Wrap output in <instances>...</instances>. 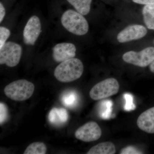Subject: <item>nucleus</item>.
I'll return each mask as SVG.
<instances>
[{"mask_svg":"<svg viewBox=\"0 0 154 154\" xmlns=\"http://www.w3.org/2000/svg\"><path fill=\"white\" fill-rule=\"evenodd\" d=\"M84 65L79 59L72 58L61 63L56 68L54 76L61 82L67 83L75 81L82 76Z\"/></svg>","mask_w":154,"mask_h":154,"instance_id":"f257e3e1","label":"nucleus"},{"mask_svg":"<svg viewBox=\"0 0 154 154\" xmlns=\"http://www.w3.org/2000/svg\"><path fill=\"white\" fill-rule=\"evenodd\" d=\"M61 22L68 31L75 35H85L89 30V25L85 18L82 14L73 10L65 11L62 16Z\"/></svg>","mask_w":154,"mask_h":154,"instance_id":"f03ea898","label":"nucleus"},{"mask_svg":"<svg viewBox=\"0 0 154 154\" xmlns=\"http://www.w3.org/2000/svg\"><path fill=\"white\" fill-rule=\"evenodd\" d=\"M35 87L33 83L25 79L17 80L6 86L4 93L15 101H24L33 95Z\"/></svg>","mask_w":154,"mask_h":154,"instance_id":"7ed1b4c3","label":"nucleus"},{"mask_svg":"<svg viewBox=\"0 0 154 154\" xmlns=\"http://www.w3.org/2000/svg\"><path fill=\"white\" fill-rule=\"evenodd\" d=\"M119 85L114 78H108L96 84L90 92V97L94 100H99L116 95L118 93Z\"/></svg>","mask_w":154,"mask_h":154,"instance_id":"20e7f679","label":"nucleus"},{"mask_svg":"<svg viewBox=\"0 0 154 154\" xmlns=\"http://www.w3.org/2000/svg\"><path fill=\"white\" fill-rule=\"evenodd\" d=\"M22 54V48L19 45L12 42H6L0 48V64L13 67L19 64Z\"/></svg>","mask_w":154,"mask_h":154,"instance_id":"39448f33","label":"nucleus"},{"mask_svg":"<svg viewBox=\"0 0 154 154\" xmlns=\"http://www.w3.org/2000/svg\"><path fill=\"white\" fill-rule=\"evenodd\" d=\"M122 59L127 63L145 67L150 65L154 60V47L146 48L139 52L128 51L122 56Z\"/></svg>","mask_w":154,"mask_h":154,"instance_id":"423d86ee","label":"nucleus"},{"mask_svg":"<svg viewBox=\"0 0 154 154\" xmlns=\"http://www.w3.org/2000/svg\"><path fill=\"white\" fill-rule=\"evenodd\" d=\"M102 130L99 125L94 121L89 122L76 131L75 136L77 139L85 142L98 140L102 135Z\"/></svg>","mask_w":154,"mask_h":154,"instance_id":"0eeeda50","label":"nucleus"},{"mask_svg":"<svg viewBox=\"0 0 154 154\" xmlns=\"http://www.w3.org/2000/svg\"><path fill=\"white\" fill-rule=\"evenodd\" d=\"M42 32L41 25L38 17L33 16L28 20L23 31L25 44L33 45Z\"/></svg>","mask_w":154,"mask_h":154,"instance_id":"6e6552de","label":"nucleus"},{"mask_svg":"<svg viewBox=\"0 0 154 154\" xmlns=\"http://www.w3.org/2000/svg\"><path fill=\"white\" fill-rule=\"evenodd\" d=\"M147 30L143 25H130L127 27L117 35V39L120 43L137 40L145 36Z\"/></svg>","mask_w":154,"mask_h":154,"instance_id":"1a4fd4ad","label":"nucleus"},{"mask_svg":"<svg viewBox=\"0 0 154 154\" xmlns=\"http://www.w3.org/2000/svg\"><path fill=\"white\" fill-rule=\"evenodd\" d=\"M76 51L75 46L71 43H59L53 48V58L55 61L61 63L74 57Z\"/></svg>","mask_w":154,"mask_h":154,"instance_id":"9d476101","label":"nucleus"},{"mask_svg":"<svg viewBox=\"0 0 154 154\" xmlns=\"http://www.w3.org/2000/svg\"><path fill=\"white\" fill-rule=\"evenodd\" d=\"M137 124L143 131L154 134V107L143 112L138 118Z\"/></svg>","mask_w":154,"mask_h":154,"instance_id":"9b49d317","label":"nucleus"},{"mask_svg":"<svg viewBox=\"0 0 154 154\" xmlns=\"http://www.w3.org/2000/svg\"><path fill=\"white\" fill-rule=\"evenodd\" d=\"M68 118V113L66 109L57 107H54L50 110L48 116L49 122L56 125L66 123Z\"/></svg>","mask_w":154,"mask_h":154,"instance_id":"f8f14e48","label":"nucleus"},{"mask_svg":"<svg viewBox=\"0 0 154 154\" xmlns=\"http://www.w3.org/2000/svg\"><path fill=\"white\" fill-rule=\"evenodd\" d=\"M116 152L115 146L111 142L101 143L92 147L88 154H114Z\"/></svg>","mask_w":154,"mask_h":154,"instance_id":"ddd939ff","label":"nucleus"},{"mask_svg":"<svg viewBox=\"0 0 154 154\" xmlns=\"http://www.w3.org/2000/svg\"><path fill=\"white\" fill-rule=\"evenodd\" d=\"M77 12L83 15L90 13L92 0H67Z\"/></svg>","mask_w":154,"mask_h":154,"instance_id":"4468645a","label":"nucleus"},{"mask_svg":"<svg viewBox=\"0 0 154 154\" xmlns=\"http://www.w3.org/2000/svg\"><path fill=\"white\" fill-rule=\"evenodd\" d=\"M142 14L147 28L154 30V4L145 5L143 9Z\"/></svg>","mask_w":154,"mask_h":154,"instance_id":"2eb2a0df","label":"nucleus"},{"mask_svg":"<svg viewBox=\"0 0 154 154\" xmlns=\"http://www.w3.org/2000/svg\"><path fill=\"white\" fill-rule=\"evenodd\" d=\"M47 149V147L43 143L37 142L29 145L23 154H45Z\"/></svg>","mask_w":154,"mask_h":154,"instance_id":"dca6fc26","label":"nucleus"},{"mask_svg":"<svg viewBox=\"0 0 154 154\" xmlns=\"http://www.w3.org/2000/svg\"><path fill=\"white\" fill-rule=\"evenodd\" d=\"M77 94L72 91H66L62 95L61 102L66 107H74L77 103L78 100Z\"/></svg>","mask_w":154,"mask_h":154,"instance_id":"f3484780","label":"nucleus"},{"mask_svg":"<svg viewBox=\"0 0 154 154\" xmlns=\"http://www.w3.org/2000/svg\"><path fill=\"white\" fill-rule=\"evenodd\" d=\"M10 35L11 31L8 29L3 26L0 27V48L5 44Z\"/></svg>","mask_w":154,"mask_h":154,"instance_id":"a211bd4d","label":"nucleus"},{"mask_svg":"<svg viewBox=\"0 0 154 154\" xmlns=\"http://www.w3.org/2000/svg\"><path fill=\"white\" fill-rule=\"evenodd\" d=\"M8 116V110L5 104L3 102L0 103V124L5 122Z\"/></svg>","mask_w":154,"mask_h":154,"instance_id":"6ab92c4d","label":"nucleus"},{"mask_svg":"<svg viewBox=\"0 0 154 154\" xmlns=\"http://www.w3.org/2000/svg\"><path fill=\"white\" fill-rule=\"evenodd\" d=\"M125 99L126 100V104L125 106V110H134L135 106L133 104V97L130 94H126L125 95Z\"/></svg>","mask_w":154,"mask_h":154,"instance_id":"aec40b11","label":"nucleus"},{"mask_svg":"<svg viewBox=\"0 0 154 154\" xmlns=\"http://www.w3.org/2000/svg\"><path fill=\"white\" fill-rule=\"evenodd\" d=\"M143 153L133 146H128L122 149L120 151V154H140Z\"/></svg>","mask_w":154,"mask_h":154,"instance_id":"412c9836","label":"nucleus"},{"mask_svg":"<svg viewBox=\"0 0 154 154\" xmlns=\"http://www.w3.org/2000/svg\"><path fill=\"white\" fill-rule=\"evenodd\" d=\"M132 1L134 2L137 4L145 5L154 4V0H132Z\"/></svg>","mask_w":154,"mask_h":154,"instance_id":"4be33fe9","label":"nucleus"},{"mask_svg":"<svg viewBox=\"0 0 154 154\" xmlns=\"http://www.w3.org/2000/svg\"><path fill=\"white\" fill-rule=\"evenodd\" d=\"M5 9L2 3H0V22H2L5 15Z\"/></svg>","mask_w":154,"mask_h":154,"instance_id":"5701e85b","label":"nucleus"},{"mask_svg":"<svg viewBox=\"0 0 154 154\" xmlns=\"http://www.w3.org/2000/svg\"><path fill=\"white\" fill-rule=\"evenodd\" d=\"M149 69L152 72L154 73V60L149 65Z\"/></svg>","mask_w":154,"mask_h":154,"instance_id":"b1692460","label":"nucleus"},{"mask_svg":"<svg viewBox=\"0 0 154 154\" xmlns=\"http://www.w3.org/2000/svg\"></svg>","mask_w":154,"mask_h":154,"instance_id":"393cba45","label":"nucleus"}]
</instances>
